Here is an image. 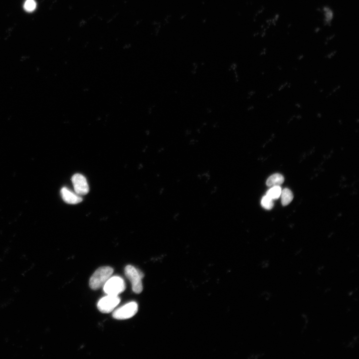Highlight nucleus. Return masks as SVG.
<instances>
[{"label": "nucleus", "mask_w": 359, "mask_h": 359, "mask_svg": "<svg viewBox=\"0 0 359 359\" xmlns=\"http://www.w3.org/2000/svg\"><path fill=\"white\" fill-rule=\"evenodd\" d=\"M125 274L131 283L133 291L137 294L141 293L143 288L142 279L144 273L133 266L128 265L125 268Z\"/></svg>", "instance_id": "nucleus-2"}, {"label": "nucleus", "mask_w": 359, "mask_h": 359, "mask_svg": "<svg viewBox=\"0 0 359 359\" xmlns=\"http://www.w3.org/2000/svg\"><path fill=\"white\" fill-rule=\"evenodd\" d=\"M261 204L263 208L269 210L273 207L274 203L273 199L265 195L261 199Z\"/></svg>", "instance_id": "nucleus-11"}, {"label": "nucleus", "mask_w": 359, "mask_h": 359, "mask_svg": "<svg viewBox=\"0 0 359 359\" xmlns=\"http://www.w3.org/2000/svg\"><path fill=\"white\" fill-rule=\"evenodd\" d=\"M74 190L77 194L83 195L89 192V186L85 177L81 174H74L71 179Z\"/></svg>", "instance_id": "nucleus-6"}, {"label": "nucleus", "mask_w": 359, "mask_h": 359, "mask_svg": "<svg viewBox=\"0 0 359 359\" xmlns=\"http://www.w3.org/2000/svg\"><path fill=\"white\" fill-rule=\"evenodd\" d=\"M281 191L279 185H274L267 191L266 195L272 199H276L280 196Z\"/></svg>", "instance_id": "nucleus-10"}, {"label": "nucleus", "mask_w": 359, "mask_h": 359, "mask_svg": "<svg viewBox=\"0 0 359 359\" xmlns=\"http://www.w3.org/2000/svg\"><path fill=\"white\" fill-rule=\"evenodd\" d=\"M138 306L132 301L116 309L112 314L113 317L117 320H125L133 317L137 312Z\"/></svg>", "instance_id": "nucleus-4"}, {"label": "nucleus", "mask_w": 359, "mask_h": 359, "mask_svg": "<svg viewBox=\"0 0 359 359\" xmlns=\"http://www.w3.org/2000/svg\"><path fill=\"white\" fill-rule=\"evenodd\" d=\"M284 181L283 176L280 174H275L270 176L266 180V185L268 186L279 185Z\"/></svg>", "instance_id": "nucleus-8"}, {"label": "nucleus", "mask_w": 359, "mask_h": 359, "mask_svg": "<svg viewBox=\"0 0 359 359\" xmlns=\"http://www.w3.org/2000/svg\"><path fill=\"white\" fill-rule=\"evenodd\" d=\"M36 7V3L34 0H26L24 4V8L27 11H32Z\"/></svg>", "instance_id": "nucleus-12"}, {"label": "nucleus", "mask_w": 359, "mask_h": 359, "mask_svg": "<svg viewBox=\"0 0 359 359\" xmlns=\"http://www.w3.org/2000/svg\"><path fill=\"white\" fill-rule=\"evenodd\" d=\"M103 287L107 295L118 296L125 290L126 285L123 278L115 276H111Z\"/></svg>", "instance_id": "nucleus-3"}, {"label": "nucleus", "mask_w": 359, "mask_h": 359, "mask_svg": "<svg viewBox=\"0 0 359 359\" xmlns=\"http://www.w3.org/2000/svg\"><path fill=\"white\" fill-rule=\"evenodd\" d=\"M61 195L63 200L69 204H77L82 201V198L79 195L71 191L66 187H63L60 190Z\"/></svg>", "instance_id": "nucleus-7"}, {"label": "nucleus", "mask_w": 359, "mask_h": 359, "mask_svg": "<svg viewBox=\"0 0 359 359\" xmlns=\"http://www.w3.org/2000/svg\"><path fill=\"white\" fill-rule=\"evenodd\" d=\"M280 196L281 203L283 206L289 204L293 198L292 191L288 188H285L281 191Z\"/></svg>", "instance_id": "nucleus-9"}, {"label": "nucleus", "mask_w": 359, "mask_h": 359, "mask_svg": "<svg viewBox=\"0 0 359 359\" xmlns=\"http://www.w3.org/2000/svg\"><path fill=\"white\" fill-rule=\"evenodd\" d=\"M113 269L109 266H103L98 268L91 276L89 286L94 290L103 287L111 276Z\"/></svg>", "instance_id": "nucleus-1"}, {"label": "nucleus", "mask_w": 359, "mask_h": 359, "mask_svg": "<svg viewBox=\"0 0 359 359\" xmlns=\"http://www.w3.org/2000/svg\"><path fill=\"white\" fill-rule=\"evenodd\" d=\"M120 302L118 296L107 295L101 298L97 303L98 310L103 313H109L113 311Z\"/></svg>", "instance_id": "nucleus-5"}]
</instances>
